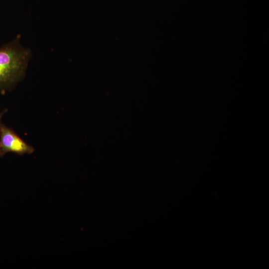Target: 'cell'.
I'll return each mask as SVG.
<instances>
[{
	"mask_svg": "<svg viewBox=\"0 0 269 269\" xmlns=\"http://www.w3.org/2000/svg\"><path fill=\"white\" fill-rule=\"evenodd\" d=\"M6 110H4L2 111V112H0V125L2 123H1L2 118L3 116L4 115V114L6 113Z\"/></svg>",
	"mask_w": 269,
	"mask_h": 269,
	"instance_id": "obj_3",
	"label": "cell"
},
{
	"mask_svg": "<svg viewBox=\"0 0 269 269\" xmlns=\"http://www.w3.org/2000/svg\"><path fill=\"white\" fill-rule=\"evenodd\" d=\"M34 148L23 141L12 130L2 123L0 125V156L7 152L30 154Z\"/></svg>",
	"mask_w": 269,
	"mask_h": 269,
	"instance_id": "obj_2",
	"label": "cell"
},
{
	"mask_svg": "<svg viewBox=\"0 0 269 269\" xmlns=\"http://www.w3.org/2000/svg\"><path fill=\"white\" fill-rule=\"evenodd\" d=\"M30 56L19 38L0 48V91L10 89L21 78Z\"/></svg>",
	"mask_w": 269,
	"mask_h": 269,
	"instance_id": "obj_1",
	"label": "cell"
}]
</instances>
